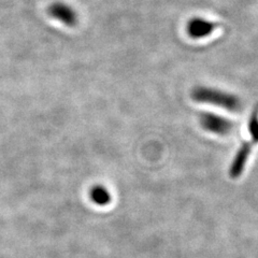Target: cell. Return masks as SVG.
<instances>
[{
    "label": "cell",
    "instance_id": "6da1fadb",
    "mask_svg": "<svg viewBox=\"0 0 258 258\" xmlns=\"http://www.w3.org/2000/svg\"><path fill=\"white\" fill-rule=\"evenodd\" d=\"M191 98L197 102L214 104L231 111H237L241 107L240 99L236 95L207 86H197L194 88Z\"/></svg>",
    "mask_w": 258,
    "mask_h": 258
},
{
    "label": "cell",
    "instance_id": "7a4b0ae2",
    "mask_svg": "<svg viewBox=\"0 0 258 258\" xmlns=\"http://www.w3.org/2000/svg\"><path fill=\"white\" fill-rule=\"evenodd\" d=\"M47 12L51 18L57 20L67 27H75L79 21L77 11L64 3H55L51 5L48 7Z\"/></svg>",
    "mask_w": 258,
    "mask_h": 258
},
{
    "label": "cell",
    "instance_id": "3957f363",
    "mask_svg": "<svg viewBox=\"0 0 258 258\" xmlns=\"http://www.w3.org/2000/svg\"><path fill=\"white\" fill-rule=\"evenodd\" d=\"M200 124L206 131L217 135H226L231 131L232 124L228 118L212 113H203L200 116Z\"/></svg>",
    "mask_w": 258,
    "mask_h": 258
},
{
    "label": "cell",
    "instance_id": "52a82bcc",
    "mask_svg": "<svg viewBox=\"0 0 258 258\" xmlns=\"http://www.w3.org/2000/svg\"><path fill=\"white\" fill-rule=\"evenodd\" d=\"M248 131L249 134H251L252 138L255 142H258V113L255 111L253 113V115L249 118V123H248Z\"/></svg>",
    "mask_w": 258,
    "mask_h": 258
},
{
    "label": "cell",
    "instance_id": "5b68a950",
    "mask_svg": "<svg viewBox=\"0 0 258 258\" xmlns=\"http://www.w3.org/2000/svg\"><path fill=\"white\" fill-rule=\"evenodd\" d=\"M251 150H252V147L249 143L242 144V147L239 149L237 155L235 159H233L229 169V174L231 177H238L239 175H241L242 171H243V169L245 167L247 157L249 155V153H251Z\"/></svg>",
    "mask_w": 258,
    "mask_h": 258
},
{
    "label": "cell",
    "instance_id": "277c9868",
    "mask_svg": "<svg viewBox=\"0 0 258 258\" xmlns=\"http://www.w3.org/2000/svg\"><path fill=\"white\" fill-rule=\"evenodd\" d=\"M216 28L217 25L215 23L203 18H197V16L190 19L186 23V32L188 37L196 40L211 36V34Z\"/></svg>",
    "mask_w": 258,
    "mask_h": 258
},
{
    "label": "cell",
    "instance_id": "8992f818",
    "mask_svg": "<svg viewBox=\"0 0 258 258\" xmlns=\"http://www.w3.org/2000/svg\"><path fill=\"white\" fill-rule=\"evenodd\" d=\"M90 196L93 203L98 206H106L111 201V195L106 187L101 185H96L90 192Z\"/></svg>",
    "mask_w": 258,
    "mask_h": 258
}]
</instances>
